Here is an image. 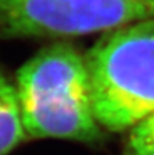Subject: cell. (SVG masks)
<instances>
[{
	"label": "cell",
	"mask_w": 154,
	"mask_h": 155,
	"mask_svg": "<svg viewBox=\"0 0 154 155\" xmlns=\"http://www.w3.org/2000/svg\"><path fill=\"white\" fill-rule=\"evenodd\" d=\"M15 87L27 136L95 144L104 132L94 116L86 57L59 41L16 72Z\"/></svg>",
	"instance_id": "1"
},
{
	"label": "cell",
	"mask_w": 154,
	"mask_h": 155,
	"mask_svg": "<svg viewBox=\"0 0 154 155\" xmlns=\"http://www.w3.org/2000/svg\"><path fill=\"white\" fill-rule=\"evenodd\" d=\"M85 57L101 128L127 131L153 114L154 16L104 33Z\"/></svg>",
	"instance_id": "2"
},
{
	"label": "cell",
	"mask_w": 154,
	"mask_h": 155,
	"mask_svg": "<svg viewBox=\"0 0 154 155\" xmlns=\"http://www.w3.org/2000/svg\"><path fill=\"white\" fill-rule=\"evenodd\" d=\"M154 16V0H0V40L106 33Z\"/></svg>",
	"instance_id": "3"
},
{
	"label": "cell",
	"mask_w": 154,
	"mask_h": 155,
	"mask_svg": "<svg viewBox=\"0 0 154 155\" xmlns=\"http://www.w3.org/2000/svg\"><path fill=\"white\" fill-rule=\"evenodd\" d=\"M26 136L16 87L0 68V155H8Z\"/></svg>",
	"instance_id": "4"
},
{
	"label": "cell",
	"mask_w": 154,
	"mask_h": 155,
	"mask_svg": "<svg viewBox=\"0 0 154 155\" xmlns=\"http://www.w3.org/2000/svg\"><path fill=\"white\" fill-rule=\"evenodd\" d=\"M124 155H154V113L130 129Z\"/></svg>",
	"instance_id": "5"
}]
</instances>
